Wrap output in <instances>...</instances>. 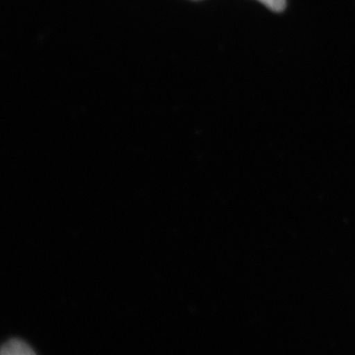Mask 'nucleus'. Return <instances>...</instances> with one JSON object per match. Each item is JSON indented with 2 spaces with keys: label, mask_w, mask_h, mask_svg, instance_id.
Wrapping results in <instances>:
<instances>
[{
  "label": "nucleus",
  "mask_w": 355,
  "mask_h": 355,
  "mask_svg": "<svg viewBox=\"0 0 355 355\" xmlns=\"http://www.w3.org/2000/svg\"><path fill=\"white\" fill-rule=\"evenodd\" d=\"M1 354L26 355L35 354V352L27 343L13 338L2 345Z\"/></svg>",
  "instance_id": "1"
},
{
  "label": "nucleus",
  "mask_w": 355,
  "mask_h": 355,
  "mask_svg": "<svg viewBox=\"0 0 355 355\" xmlns=\"http://www.w3.org/2000/svg\"><path fill=\"white\" fill-rule=\"evenodd\" d=\"M261 3L275 11H280L286 7V0H260Z\"/></svg>",
  "instance_id": "2"
}]
</instances>
